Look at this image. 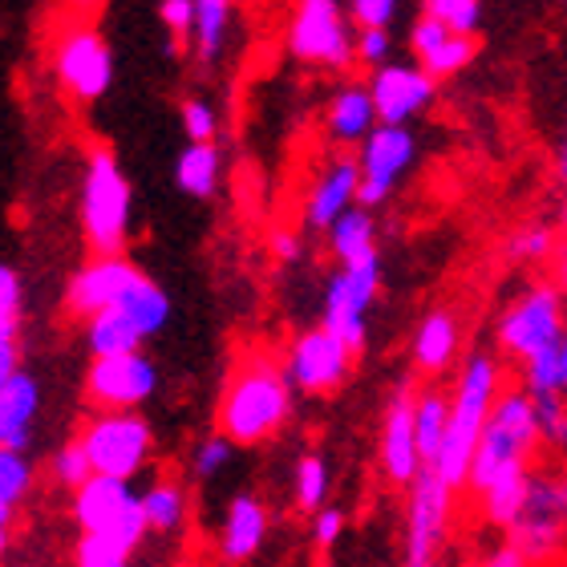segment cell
<instances>
[{"label": "cell", "mask_w": 567, "mask_h": 567, "mask_svg": "<svg viewBox=\"0 0 567 567\" xmlns=\"http://www.w3.org/2000/svg\"><path fill=\"white\" fill-rule=\"evenodd\" d=\"M146 535H151V523H146V511H142L138 498L118 523H110L102 532H82V539L73 547V559L82 567H126Z\"/></svg>", "instance_id": "ffe728a7"}, {"label": "cell", "mask_w": 567, "mask_h": 567, "mask_svg": "<svg viewBox=\"0 0 567 567\" xmlns=\"http://www.w3.org/2000/svg\"><path fill=\"white\" fill-rule=\"evenodd\" d=\"M410 503H405V564L430 567L450 539V519H454V486L434 471L422 466L410 486Z\"/></svg>", "instance_id": "30bf717a"}, {"label": "cell", "mask_w": 567, "mask_h": 567, "mask_svg": "<svg viewBox=\"0 0 567 567\" xmlns=\"http://www.w3.org/2000/svg\"><path fill=\"white\" fill-rule=\"evenodd\" d=\"M559 231H567V190H564V203H559Z\"/></svg>", "instance_id": "db71d44e"}, {"label": "cell", "mask_w": 567, "mask_h": 567, "mask_svg": "<svg viewBox=\"0 0 567 567\" xmlns=\"http://www.w3.org/2000/svg\"><path fill=\"white\" fill-rule=\"evenodd\" d=\"M21 369V341L17 337H0V385Z\"/></svg>", "instance_id": "681fc988"}, {"label": "cell", "mask_w": 567, "mask_h": 567, "mask_svg": "<svg viewBox=\"0 0 567 567\" xmlns=\"http://www.w3.org/2000/svg\"><path fill=\"white\" fill-rule=\"evenodd\" d=\"M53 70H58L65 94H73L78 102H97L114 82V58L97 29H70L61 37Z\"/></svg>", "instance_id": "2e32d148"}, {"label": "cell", "mask_w": 567, "mask_h": 567, "mask_svg": "<svg viewBox=\"0 0 567 567\" xmlns=\"http://www.w3.org/2000/svg\"><path fill=\"white\" fill-rule=\"evenodd\" d=\"M33 462L29 454L17 446H0V503H9V507H21L24 495L33 491Z\"/></svg>", "instance_id": "d590c367"}, {"label": "cell", "mask_w": 567, "mask_h": 567, "mask_svg": "<svg viewBox=\"0 0 567 567\" xmlns=\"http://www.w3.org/2000/svg\"><path fill=\"white\" fill-rule=\"evenodd\" d=\"M12 519H17V507L0 503V527H12Z\"/></svg>", "instance_id": "f5cc1de1"}, {"label": "cell", "mask_w": 567, "mask_h": 567, "mask_svg": "<svg viewBox=\"0 0 567 567\" xmlns=\"http://www.w3.org/2000/svg\"><path fill=\"white\" fill-rule=\"evenodd\" d=\"M134 503H138V495L131 491V478L94 471L73 491V519L82 532H102L110 523H118Z\"/></svg>", "instance_id": "7402d4cb"}, {"label": "cell", "mask_w": 567, "mask_h": 567, "mask_svg": "<svg viewBox=\"0 0 567 567\" xmlns=\"http://www.w3.org/2000/svg\"><path fill=\"white\" fill-rule=\"evenodd\" d=\"M166 320H171V300H166V292L154 280L138 276L114 305L85 320V344H90V357H110V353L142 349L146 337H154Z\"/></svg>", "instance_id": "52a82bcc"}, {"label": "cell", "mask_w": 567, "mask_h": 567, "mask_svg": "<svg viewBox=\"0 0 567 567\" xmlns=\"http://www.w3.org/2000/svg\"><path fill=\"white\" fill-rule=\"evenodd\" d=\"M288 53L308 65L349 70L357 61V33L337 0H300L288 24Z\"/></svg>", "instance_id": "ba28073f"}, {"label": "cell", "mask_w": 567, "mask_h": 567, "mask_svg": "<svg viewBox=\"0 0 567 567\" xmlns=\"http://www.w3.org/2000/svg\"><path fill=\"white\" fill-rule=\"evenodd\" d=\"M462 349V324L450 308H434L425 312L422 324L414 332V369L425 378H437L454 365V357Z\"/></svg>", "instance_id": "cb8c5ba5"}, {"label": "cell", "mask_w": 567, "mask_h": 567, "mask_svg": "<svg viewBox=\"0 0 567 567\" xmlns=\"http://www.w3.org/2000/svg\"><path fill=\"white\" fill-rule=\"evenodd\" d=\"M82 446L94 462L97 474H118V478H134V474L151 462V425L134 410H102L85 422Z\"/></svg>", "instance_id": "8fae6325"}, {"label": "cell", "mask_w": 567, "mask_h": 567, "mask_svg": "<svg viewBox=\"0 0 567 567\" xmlns=\"http://www.w3.org/2000/svg\"><path fill=\"white\" fill-rule=\"evenodd\" d=\"M519 385L532 398H544V393H564L567 398V357H564V341L556 349H544L535 353L532 361L519 365Z\"/></svg>", "instance_id": "836d02e7"}, {"label": "cell", "mask_w": 567, "mask_h": 567, "mask_svg": "<svg viewBox=\"0 0 567 567\" xmlns=\"http://www.w3.org/2000/svg\"><path fill=\"white\" fill-rule=\"evenodd\" d=\"M527 474H532V471L507 474V478H498V483L486 486L483 495H474V503H478V515H483L486 527H498V532H507L511 519H515V515H519V507H523Z\"/></svg>", "instance_id": "4dcf8cb0"}, {"label": "cell", "mask_w": 567, "mask_h": 567, "mask_svg": "<svg viewBox=\"0 0 567 567\" xmlns=\"http://www.w3.org/2000/svg\"><path fill=\"white\" fill-rule=\"evenodd\" d=\"M564 357H567V332H564Z\"/></svg>", "instance_id": "9f6ffc18"}, {"label": "cell", "mask_w": 567, "mask_h": 567, "mask_svg": "<svg viewBox=\"0 0 567 567\" xmlns=\"http://www.w3.org/2000/svg\"><path fill=\"white\" fill-rule=\"evenodd\" d=\"M272 256L280 264H296V260H300V236H296V231H284V227H276V231H272Z\"/></svg>", "instance_id": "c3c4849f"}, {"label": "cell", "mask_w": 567, "mask_h": 567, "mask_svg": "<svg viewBox=\"0 0 567 567\" xmlns=\"http://www.w3.org/2000/svg\"><path fill=\"white\" fill-rule=\"evenodd\" d=\"M417 158V138L410 126L398 122H378L365 134V142L357 146V163H361V187H357V203L361 207H381L390 199L405 171Z\"/></svg>", "instance_id": "7c38bea8"}, {"label": "cell", "mask_w": 567, "mask_h": 567, "mask_svg": "<svg viewBox=\"0 0 567 567\" xmlns=\"http://www.w3.org/2000/svg\"><path fill=\"white\" fill-rule=\"evenodd\" d=\"M183 131H187L190 142H215V134H219V114H215L212 102L187 97V102H183Z\"/></svg>", "instance_id": "60d3db41"}, {"label": "cell", "mask_w": 567, "mask_h": 567, "mask_svg": "<svg viewBox=\"0 0 567 567\" xmlns=\"http://www.w3.org/2000/svg\"><path fill=\"white\" fill-rule=\"evenodd\" d=\"M567 332V300L556 280H532L503 312L495 324L498 353L523 365L544 349H556Z\"/></svg>", "instance_id": "5b68a950"}, {"label": "cell", "mask_w": 567, "mask_h": 567, "mask_svg": "<svg viewBox=\"0 0 567 567\" xmlns=\"http://www.w3.org/2000/svg\"><path fill=\"white\" fill-rule=\"evenodd\" d=\"M41 410V385L33 373L17 369L4 385H0V446H29V430Z\"/></svg>", "instance_id": "d4e9b609"}, {"label": "cell", "mask_w": 567, "mask_h": 567, "mask_svg": "<svg viewBox=\"0 0 567 567\" xmlns=\"http://www.w3.org/2000/svg\"><path fill=\"white\" fill-rule=\"evenodd\" d=\"M378 106H373V94L369 85H344L337 90V97L329 102V114H324V131L337 146H361L365 134L378 126Z\"/></svg>", "instance_id": "484cf974"}, {"label": "cell", "mask_w": 567, "mask_h": 567, "mask_svg": "<svg viewBox=\"0 0 567 567\" xmlns=\"http://www.w3.org/2000/svg\"><path fill=\"white\" fill-rule=\"evenodd\" d=\"M559 4H567V0H559Z\"/></svg>", "instance_id": "680465c9"}, {"label": "cell", "mask_w": 567, "mask_h": 567, "mask_svg": "<svg viewBox=\"0 0 567 567\" xmlns=\"http://www.w3.org/2000/svg\"><path fill=\"white\" fill-rule=\"evenodd\" d=\"M539 422H535V398L527 390H503L498 393L495 410L486 417L483 437L474 446L471 474H466V491L483 495L486 486L507 478V474L532 471L539 462Z\"/></svg>", "instance_id": "3957f363"}, {"label": "cell", "mask_w": 567, "mask_h": 567, "mask_svg": "<svg viewBox=\"0 0 567 567\" xmlns=\"http://www.w3.org/2000/svg\"><path fill=\"white\" fill-rule=\"evenodd\" d=\"M227 4H236V0H227Z\"/></svg>", "instance_id": "6f0895ef"}, {"label": "cell", "mask_w": 567, "mask_h": 567, "mask_svg": "<svg viewBox=\"0 0 567 567\" xmlns=\"http://www.w3.org/2000/svg\"><path fill=\"white\" fill-rule=\"evenodd\" d=\"M142 276V268H134L122 251L114 256H94V260L85 264L82 272L70 280V292H65V308H70L73 317L90 320L94 312L110 308L118 300L126 288Z\"/></svg>", "instance_id": "ac0fdd59"}, {"label": "cell", "mask_w": 567, "mask_h": 567, "mask_svg": "<svg viewBox=\"0 0 567 567\" xmlns=\"http://www.w3.org/2000/svg\"><path fill=\"white\" fill-rule=\"evenodd\" d=\"M357 187H361V163H357V154H337L317 175L312 190H308V207H305L308 227L329 231L332 219L357 203Z\"/></svg>", "instance_id": "44dd1931"}, {"label": "cell", "mask_w": 567, "mask_h": 567, "mask_svg": "<svg viewBox=\"0 0 567 567\" xmlns=\"http://www.w3.org/2000/svg\"><path fill=\"white\" fill-rule=\"evenodd\" d=\"M82 231L94 256H114V251L126 248V231H131V183L122 175L114 151H106V146H94L90 158H85Z\"/></svg>", "instance_id": "8992f818"}, {"label": "cell", "mask_w": 567, "mask_h": 567, "mask_svg": "<svg viewBox=\"0 0 567 567\" xmlns=\"http://www.w3.org/2000/svg\"><path fill=\"white\" fill-rule=\"evenodd\" d=\"M414 402H417V385L410 378L398 381V390L390 393L385 402V414H381V437H378V462L385 483L393 486H410L422 471V450H417V422H414Z\"/></svg>", "instance_id": "5bb4252c"}, {"label": "cell", "mask_w": 567, "mask_h": 567, "mask_svg": "<svg viewBox=\"0 0 567 567\" xmlns=\"http://www.w3.org/2000/svg\"><path fill=\"white\" fill-rule=\"evenodd\" d=\"M503 385V365L495 353H471L462 365L454 390H450V417H446V437L434 458V471L446 478L454 491H466V474H471L474 446L483 437V425L495 410Z\"/></svg>", "instance_id": "7a4b0ae2"}, {"label": "cell", "mask_w": 567, "mask_h": 567, "mask_svg": "<svg viewBox=\"0 0 567 567\" xmlns=\"http://www.w3.org/2000/svg\"><path fill=\"white\" fill-rule=\"evenodd\" d=\"M425 12L458 33H478V24H483V0H425Z\"/></svg>", "instance_id": "74e56055"}, {"label": "cell", "mask_w": 567, "mask_h": 567, "mask_svg": "<svg viewBox=\"0 0 567 567\" xmlns=\"http://www.w3.org/2000/svg\"><path fill=\"white\" fill-rule=\"evenodd\" d=\"M158 17L171 29L175 41H190V29H195V0H163L158 4Z\"/></svg>", "instance_id": "f6af8a7d"}, {"label": "cell", "mask_w": 567, "mask_h": 567, "mask_svg": "<svg viewBox=\"0 0 567 567\" xmlns=\"http://www.w3.org/2000/svg\"><path fill=\"white\" fill-rule=\"evenodd\" d=\"M142 511H146V523L151 532H178L183 519H187V491L175 478H158L142 491Z\"/></svg>", "instance_id": "1f68e13d"}, {"label": "cell", "mask_w": 567, "mask_h": 567, "mask_svg": "<svg viewBox=\"0 0 567 567\" xmlns=\"http://www.w3.org/2000/svg\"><path fill=\"white\" fill-rule=\"evenodd\" d=\"M390 29H378V24H369V29H357V61L369 65V70H378L390 61Z\"/></svg>", "instance_id": "ee69618b"}, {"label": "cell", "mask_w": 567, "mask_h": 567, "mask_svg": "<svg viewBox=\"0 0 567 567\" xmlns=\"http://www.w3.org/2000/svg\"><path fill=\"white\" fill-rule=\"evenodd\" d=\"M410 49H414L417 65L425 73H434L437 82H446V78H458L471 65L474 53H478V41H474V33H458L446 21L422 12L414 29H410Z\"/></svg>", "instance_id": "d6986e66"}, {"label": "cell", "mask_w": 567, "mask_h": 567, "mask_svg": "<svg viewBox=\"0 0 567 567\" xmlns=\"http://www.w3.org/2000/svg\"><path fill=\"white\" fill-rule=\"evenodd\" d=\"M9 532H12V527H0V556L9 551Z\"/></svg>", "instance_id": "11a10c76"}, {"label": "cell", "mask_w": 567, "mask_h": 567, "mask_svg": "<svg viewBox=\"0 0 567 567\" xmlns=\"http://www.w3.org/2000/svg\"><path fill=\"white\" fill-rule=\"evenodd\" d=\"M503 535L519 544L532 564L567 556V458L535 462L519 515Z\"/></svg>", "instance_id": "277c9868"}, {"label": "cell", "mask_w": 567, "mask_h": 567, "mask_svg": "<svg viewBox=\"0 0 567 567\" xmlns=\"http://www.w3.org/2000/svg\"><path fill=\"white\" fill-rule=\"evenodd\" d=\"M559 227L544 224V219H532V224H519L515 231L507 236V256L515 264H527V268H535V264H551L559 251Z\"/></svg>", "instance_id": "d6a6232c"}, {"label": "cell", "mask_w": 567, "mask_h": 567, "mask_svg": "<svg viewBox=\"0 0 567 567\" xmlns=\"http://www.w3.org/2000/svg\"><path fill=\"white\" fill-rule=\"evenodd\" d=\"M324 495H329V466L320 454H305L296 466V507L312 515L324 507Z\"/></svg>", "instance_id": "8d00e7d4"}, {"label": "cell", "mask_w": 567, "mask_h": 567, "mask_svg": "<svg viewBox=\"0 0 567 567\" xmlns=\"http://www.w3.org/2000/svg\"><path fill=\"white\" fill-rule=\"evenodd\" d=\"M483 564H486V567H527L532 559L523 556V547H519V544H511V539H503L498 547H491V551H486Z\"/></svg>", "instance_id": "7dc6e473"}, {"label": "cell", "mask_w": 567, "mask_h": 567, "mask_svg": "<svg viewBox=\"0 0 567 567\" xmlns=\"http://www.w3.org/2000/svg\"><path fill=\"white\" fill-rule=\"evenodd\" d=\"M21 332V276L0 264V337Z\"/></svg>", "instance_id": "ab89813d"}, {"label": "cell", "mask_w": 567, "mask_h": 567, "mask_svg": "<svg viewBox=\"0 0 567 567\" xmlns=\"http://www.w3.org/2000/svg\"><path fill=\"white\" fill-rule=\"evenodd\" d=\"M353 361L357 353L344 344V337H337L329 324H320V329H308L296 337L288 357H284V373L292 381V390L324 398V393H337L349 381Z\"/></svg>", "instance_id": "4fadbf2b"}, {"label": "cell", "mask_w": 567, "mask_h": 567, "mask_svg": "<svg viewBox=\"0 0 567 567\" xmlns=\"http://www.w3.org/2000/svg\"><path fill=\"white\" fill-rule=\"evenodd\" d=\"M329 251L337 264H353L369 251H378V224H373V207L353 203L349 212H341L329 227Z\"/></svg>", "instance_id": "4316f807"}, {"label": "cell", "mask_w": 567, "mask_h": 567, "mask_svg": "<svg viewBox=\"0 0 567 567\" xmlns=\"http://www.w3.org/2000/svg\"><path fill=\"white\" fill-rule=\"evenodd\" d=\"M535 422H539V442L551 458H567V398L564 393H544L535 398Z\"/></svg>", "instance_id": "e575fe53"}, {"label": "cell", "mask_w": 567, "mask_h": 567, "mask_svg": "<svg viewBox=\"0 0 567 567\" xmlns=\"http://www.w3.org/2000/svg\"><path fill=\"white\" fill-rule=\"evenodd\" d=\"M158 385V369L142 349L131 353L94 357V365L85 373V398L97 410H138Z\"/></svg>", "instance_id": "9a60e30c"}, {"label": "cell", "mask_w": 567, "mask_h": 567, "mask_svg": "<svg viewBox=\"0 0 567 567\" xmlns=\"http://www.w3.org/2000/svg\"><path fill=\"white\" fill-rule=\"evenodd\" d=\"M341 532H344V511H337V507L312 511V544H317L320 551H332L337 539H341Z\"/></svg>", "instance_id": "bcb514c9"}, {"label": "cell", "mask_w": 567, "mask_h": 567, "mask_svg": "<svg viewBox=\"0 0 567 567\" xmlns=\"http://www.w3.org/2000/svg\"><path fill=\"white\" fill-rule=\"evenodd\" d=\"M227 33H231V4L227 0H195V29H190V49L203 65H215L224 58Z\"/></svg>", "instance_id": "f1b7e54d"}, {"label": "cell", "mask_w": 567, "mask_h": 567, "mask_svg": "<svg viewBox=\"0 0 567 567\" xmlns=\"http://www.w3.org/2000/svg\"><path fill=\"white\" fill-rule=\"evenodd\" d=\"M268 539V507L256 495H236L224 511L219 527V556L227 564H248Z\"/></svg>", "instance_id": "603a6c76"}, {"label": "cell", "mask_w": 567, "mask_h": 567, "mask_svg": "<svg viewBox=\"0 0 567 567\" xmlns=\"http://www.w3.org/2000/svg\"><path fill=\"white\" fill-rule=\"evenodd\" d=\"M90 474H94V462H90V454H85L82 437L70 442V446H61L58 454H53V478H58L65 491H78Z\"/></svg>", "instance_id": "f35d334b"}, {"label": "cell", "mask_w": 567, "mask_h": 567, "mask_svg": "<svg viewBox=\"0 0 567 567\" xmlns=\"http://www.w3.org/2000/svg\"><path fill=\"white\" fill-rule=\"evenodd\" d=\"M556 276L551 280L559 284V292H564V300H567V231H564V239H559V251H556Z\"/></svg>", "instance_id": "f907efd6"}, {"label": "cell", "mask_w": 567, "mask_h": 567, "mask_svg": "<svg viewBox=\"0 0 567 567\" xmlns=\"http://www.w3.org/2000/svg\"><path fill=\"white\" fill-rule=\"evenodd\" d=\"M369 94H373V106H378L381 122L410 126V122L422 118L425 110L434 106L437 78L425 73L417 61H385L369 78Z\"/></svg>", "instance_id": "e0dca14e"}, {"label": "cell", "mask_w": 567, "mask_h": 567, "mask_svg": "<svg viewBox=\"0 0 567 567\" xmlns=\"http://www.w3.org/2000/svg\"><path fill=\"white\" fill-rule=\"evenodd\" d=\"M398 4H402V0H344V12H349V21H353L357 29H369V24L390 29L393 17H398Z\"/></svg>", "instance_id": "7bdbcfd3"}, {"label": "cell", "mask_w": 567, "mask_h": 567, "mask_svg": "<svg viewBox=\"0 0 567 567\" xmlns=\"http://www.w3.org/2000/svg\"><path fill=\"white\" fill-rule=\"evenodd\" d=\"M219 175H224V158L215 142H187V151L178 154L175 163V183L178 190H187L190 199H212L219 190Z\"/></svg>", "instance_id": "83f0119b"}, {"label": "cell", "mask_w": 567, "mask_h": 567, "mask_svg": "<svg viewBox=\"0 0 567 567\" xmlns=\"http://www.w3.org/2000/svg\"><path fill=\"white\" fill-rule=\"evenodd\" d=\"M556 175L567 183V131H564V142H559V154H556Z\"/></svg>", "instance_id": "816d5d0a"}, {"label": "cell", "mask_w": 567, "mask_h": 567, "mask_svg": "<svg viewBox=\"0 0 567 567\" xmlns=\"http://www.w3.org/2000/svg\"><path fill=\"white\" fill-rule=\"evenodd\" d=\"M381 292V251H369L361 260L341 264L332 272L329 288H324V320L337 337H344V344L361 353L369 337V308L378 305Z\"/></svg>", "instance_id": "9c48e42d"}, {"label": "cell", "mask_w": 567, "mask_h": 567, "mask_svg": "<svg viewBox=\"0 0 567 567\" xmlns=\"http://www.w3.org/2000/svg\"><path fill=\"white\" fill-rule=\"evenodd\" d=\"M446 417H450V393L417 390L414 422H417V450H422L425 466H434L437 450H442V437H446Z\"/></svg>", "instance_id": "f546056e"}, {"label": "cell", "mask_w": 567, "mask_h": 567, "mask_svg": "<svg viewBox=\"0 0 567 567\" xmlns=\"http://www.w3.org/2000/svg\"><path fill=\"white\" fill-rule=\"evenodd\" d=\"M292 414V381L276 365L272 357L251 349L239 357L224 381V398L215 410L219 434H227L236 446H260L272 434H280Z\"/></svg>", "instance_id": "6da1fadb"}, {"label": "cell", "mask_w": 567, "mask_h": 567, "mask_svg": "<svg viewBox=\"0 0 567 567\" xmlns=\"http://www.w3.org/2000/svg\"><path fill=\"white\" fill-rule=\"evenodd\" d=\"M231 450H236V442L227 434H219V430H215L212 437H203L199 446H195V458H190L195 462V474H203V478L219 474L227 462H231Z\"/></svg>", "instance_id": "b9f144b4"}]
</instances>
